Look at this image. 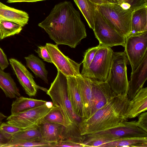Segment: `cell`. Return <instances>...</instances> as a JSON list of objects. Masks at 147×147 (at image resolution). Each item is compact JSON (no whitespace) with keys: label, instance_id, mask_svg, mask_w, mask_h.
I'll list each match as a JSON object with an SVG mask.
<instances>
[{"label":"cell","instance_id":"1","mask_svg":"<svg viewBox=\"0 0 147 147\" xmlns=\"http://www.w3.org/2000/svg\"><path fill=\"white\" fill-rule=\"evenodd\" d=\"M38 25L57 45H66L74 48L87 36L79 12L69 1L56 5Z\"/></svg>","mask_w":147,"mask_h":147},{"label":"cell","instance_id":"2","mask_svg":"<svg viewBox=\"0 0 147 147\" xmlns=\"http://www.w3.org/2000/svg\"><path fill=\"white\" fill-rule=\"evenodd\" d=\"M130 109L127 95H117L88 119L78 124L80 134L86 136L113 127L127 121Z\"/></svg>","mask_w":147,"mask_h":147},{"label":"cell","instance_id":"3","mask_svg":"<svg viewBox=\"0 0 147 147\" xmlns=\"http://www.w3.org/2000/svg\"><path fill=\"white\" fill-rule=\"evenodd\" d=\"M46 93L51 98L53 105L61 109L67 121L78 126V121L80 118L74 113L68 97L67 77L58 70L56 78Z\"/></svg>","mask_w":147,"mask_h":147},{"label":"cell","instance_id":"4","mask_svg":"<svg viewBox=\"0 0 147 147\" xmlns=\"http://www.w3.org/2000/svg\"><path fill=\"white\" fill-rule=\"evenodd\" d=\"M97 7L107 23L126 38L131 33V20L133 11L124 9L115 3L97 5Z\"/></svg>","mask_w":147,"mask_h":147},{"label":"cell","instance_id":"5","mask_svg":"<svg viewBox=\"0 0 147 147\" xmlns=\"http://www.w3.org/2000/svg\"><path fill=\"white\" fill-rule=\"evenodd\" d=\"M128 60L124 52H113L109 72L106 82L116 95H127L129 82L127 66Z\"/></svg>","mask_w":147,"mask_h":147},{"label":"cell","instance_id":"6","mask_svg":"<svg viewBox=\"0 0 147 147\" xmlns=\"http://www.w3.org/2000/svg\"><path fill=\"white\" fill-rule=\"evenodd\" d=\"M113 51L110 47H100L87 69L82 70L80 75L91 80L105 81L111 65Z\"/></svg>","mask_w":147,"mask_h":147},{"label":"cell","instance_id":"7","mask_svg":"<svg viewBox=\"0 0 147 147\" xmlns=\"http://www.w3.org/2000/svg\"><path fill=\"white\" fill-rule=\"evenodd\" d=\"M95 36L101 47H112L121 45L124 47L125 38L118 33L106 21L96 7L95 11L94 28Z\"/></svg>","mask_w":147,"mask_h":147},{"label":"cell","instance_id":"8","mask_svg":"<svg viewBox=\"0 0 147 147\" xmlns=\"http://www.w3.org/2000/svg\"><path fill=\"white\" fill-rule=\"evenodd\" d=\"M85 136V140L104 138L114 140L125 137L147 136V132L138 126L136 120L125 121L111 128Z\"/></svg>","mask_w":147,"mask_h":147},{"label":"cell","instance_id":"9","mask_svg":"<svg viewBox=\"0 0 147 147\" xmlns=\"http://www.w3.org/2000/svg\"><path fill=\"white\" fill-rule=\"evenodd\" d=\"M124 47L133 71L141 63L147 52V31L131 34L125 38Z\"/></svg>","mask_w":147,"mask_h":147},{"label":"cell","instance_id":"10","mask_svg":"<svg viewBox=\"0 0 147 147\" xmlns=\"http://www.w3.org/2000/svg\"><path fill=\"white\" fill-rule=\"evenodd\" d=\"M52 107H49L46 103L16 114H11L7 117L6 123L22 129L38 125Z\"/></svg>","mask_w":147,"mask_h":147},{"label":"cell","instance_id":"11","mask_svg":"<svg viewBox=\"0 0 147 147\" xmlns=\"http://www.w3.org/2000/svg\"><path fill=\"white\" fill-rule=\"evenodd\" d=\"M47 50L51 58L53 63L66 77H77L80 76L79 63L65 55L59 50L57 45L46 43Z\"/></svg>","mask_w":147,"mask_h":147},{"label":"cell","instance_id":"12","mask_svg":"<svg viewBox=\"0 0 147 147\" xmlns=\"http://www.w3.org/2000/svg\"><path fill=\"white\" fill-rule=\"evenodd\" d=\"M9 61L18 81L28 96H35L38 89L47 92V90L46 88L40 87L36 84L32 74L21 62L13 58L10 59Z\"/></svg>","mask_w":147,"mask_h":147},{"label":"cell","instance_id":"13","mask_svg":"<svg viewBox=\"0 0 147 147\" xmlns=\"http://www.w3.org/2000/svg\"><path fill=\"white\" fill-rule=\"evenodd\" d=\"M90 80L92 92V116L96 111L108 103L117 95L105 81Z\"/></svg>","mask_w":147,"mask_h":147},{"label":"cell","instance_id":"14","mask_svg":"<svg viewBox=\"0 0 147 147\" xmlns=\"http://www.w3.org/2000/svg\"><path fill=\"white\" fill-rule=\"evenodd\" d=\"M147 79V52L138 66L131 72L127 94L129 100H131L143 88Z\"/></svg>","mask_w":147,"mask_h":147},{"label":"cell","instance_id":"15","mask_svg":"<svg viewBox=\"0 0 147 147\" xmlns=\"http://www.w3.org/2000/svg\"><path fill=\"white\" fill-rule=\"evenodd\" d=\"M84 109L83 117L81 121L91 116L92 104V86L90 79L81 75L76 77Z\"/></svg>","mask_w":147,"mask_h":147},{"label":"cell","instance_id":"16","mask_svg":"<svg viewBox=\"0 0 147 147\" xmlns=\"http://www.w3.org/2000/svg\"><path fill=\"white\" fill-rule=\"evenodd\" d=\"M67 79L69 98L74 113L81 120L83 117V107L76 78L74 76H68L67 77Z\"/></svg>","mask_w":147,"mask_h":147},{"label":"cell","instance_id":"17","mask_svg":"<svg viewBox=\"0 0 147 147\" xmlns=\"http://www.w3.org/2000/svg\"><path fill=\"white\" fill-rule=\"evenodd\" d=\"M38 126L41 140L53 143H56L61 139L65 128L61 125L47 122H41Z\"/></svg>","mask_w":147,"mask_h":147},{"label":"cell","instance_id":"18","mask_svg":"<svg viewBox=\"0 0 147 147\" xmlns=\"http://www.w3.org/2000/svg\"><path fill=\"white\" fill-rule=\"evenodd\" d=\"M29 18L26 12L9 7L0 2V22L11 21L23 27L28 24Z\"/></svg>","mask_w":147,"mask_h":147},{"label":"cell","instance_id":"19","mask_svg":"<svg viewBox=\"0 0 147 147\" xmlns=\"http://www.w3.org/2000/svg\"><path fill=\"white\" fill-rule=\"evenodd\" d=\"M41 140L38 125L22 129L12 136L9 142L2 147H13L26 142Z\"/></svg>","mask_w":147,"mask_h":147},{"label":"cell","instance_id":"20","mask_svg":"<svg viewBox=\"0 0 147 147\" xmlns=\"http://www.w3.org/2000/svg\"><path fill=\"white\" fill-rule=\"evenodd\" d=\"M129 118H135L147 110V88H142L130 100Z\"/></svg>","mask_w":147,"mask_h":147},{"label":"cell","instance_id":"21","mask_svg":"<svg viewBox=\"0 0 147 147\" xmlns=\"http://www.w3.org/2000/svg\"><path fill=\"white\" fill-rule=\"evenodd\" d=\"M47 101L22 96L17 97L11 105V115H15L43 105Z\"/></svg>","mask_w":147,"mask_h":147},{"label":"cell","instance_id":"22","mask_svg":"<svg viewBox=\"0 0 147 147\" xmlns=\"http://www.w3.org/2000/svg\"><path fill=\"white\" fill-rule=\"evenodd\" d=\"M0 88L7 97L13 98L21 96L19 90L10 74L4 72L0 68Z\"/></svg>","mask_w":147,"mask_h":147},{"label":"cell","instance_id":"23","mask_svg":"<svg viewBox=\"0 0 147 147\" xmlns=\"http://www.w3.org/2000/svg\"><path fill=\"white\" fill-rule=\"evenodd\" d=\"M131 33L147 31V6L134 11L131 20Z\"/></svg>","mask_w":147,"mask_h":147},{"label":"cell","instance_id":"24","mask_svg":"<svg viewBox=\"0 0 147 147\" xmlns=\"http://www.w3.org/2000/svg\"><path fill=\"white\" fill-rule=\"evenodd\" d=\"M24 58L26 66L29 68L36 76L40 78L48 84V71L43 61L33 54L29 55Z\"/></svg>","mask_w":147,"mask_h":147},{"label":"cell","instance_id":"25","mask_svg":"<svg viewBox=\"0 0 147 147\" xmlns=\"http://www.w3.org/2000/svg\"><path fill=\"white\" fill-rule=\"evenodd\" d=\"M81 11L90 28H94L95 11L97 5L89 0H74Z\"/></svg>","mask_w":147,"mask_h":147},{"label":"cell","instance_id":"26","mask_svg":"<svg viewBox=\"0 0 147 147\" xmlns=\"http://www.w3.org/2000/svg\"><path fill=\"white\" fill-rule=\"evenodd\" d=\"M147 142V136L125 137L104 144L99 147H131L140 143Z\"/></svg>","mask_w":147,"mask_h":147},{"label":"cell","instance_id":"27","mask_svg":"<svg viewBox=\"0 0 147 147\" xmlns=\"http://www.w3.org/2000/svg\"><path fill=\"white\" fill-rule=\"evenodd\" d=\"M47 122L61 125L65 127L72 125L65 119L59 107L53 106L50 111L43 118L41 122Z\"/></svg>","mask_w":147,"mask_h":147},{"label":"cell","instance_id":"28","mask_svg":"<svg viewBox=\"0 0 147 147\" xmlns=\"http://www.w3.org/2000/svg\"><path fill=\"white\" fill-rule=\"evenodd\" d=\"M20 25L13 22L4 20L0 22V40L19 34L22 29Z\"/></svg>","mask_w":147,"mask_h":147},{"label":"cell","instance_id":"29","mask_svg":"<svg viewBox=\"0 0 147 147\" xmlns=\"http://www.w3.org/2000/svg\"><path fill=\"white\" fill-rule=\"evenodd\" d=\"M123 9L132 11L147 6V0H114Z\"/></svg>","mask_w":147,"mask_h":147},{"label":"cell","instance_id":"30","mask_svg":"<svg viewBox=\"0 0 147 147\" xmlns=\"http://www.w3.org/2000/svg\"><path fill=\"white\" fill-rule=\"evenodd\" d=\"M101 47L99 45L96 47L88 49L85 52L83 63L82 69L87 68L93 60L97 51Z\"/></svg>","mask_w":147,"mask_h":147},{"label":"cell","instance_id":"31","mask_svg":"<svg viewBox=\"0 0 147 147\" xmlns=\"http://www.w3.org/2000/svg\"><path fill=\"white\" fill-rule=\"evenodd\" d=\"M55 144L46 142L40 140L25 142L17 144L14 147H54Z\"/></svg>","mask_w":147,"mask_h":147},{"label":"cell","instance_id":"32","mask_svg":"<svg viewBox=\"0 0 147 147\" xmlns=\"http://www.w3.org/2000/svg\"><path fill=\"white\" fill-rule=\"evenodd\" d=\"M22 129L7 123H2L0 125V131L12 135Z\"/></svg>","mask_w":147,"mask_h":147},{"label":"cell","instance_id":"33","mask_svg":"<svg viewBox=\"0 0 147 147\" xmlns=\"http://www.w3.org/2000/svg\"><path fill=\"white\" fill-rule=\"evenodd\" d=\"M35 51L38 54V56L42 58L44 61L53 63L45 45L38 46L37 50Z\"/></svg>","mask_w":147,"mask_h":147},{"label":"cell","instance_id":"34","mask_svg":"<svg viewBox=\"0 0 147 147\" xmlns=\"http://www.w3.org/2000/svg\"><path fill=\"white\" fill-rule=\"evenodd\" d=\"M82 147L83 146L81 143L69 140L61 139L55 144L54 147Z\"/></svg>","mask_w":147,"mask_h":147},{"label":"cell","instance_id":"35","mask_svg":"<svg viewBox=\"0 0 147 147\" xmlns=\"http://www.w3.org/2000/svg\"><path fill=\"white\" fill-rule=\"evenodd\" d=\"M142 113L139 115L137 123L140 128L147 132V112Z\"/></svg>","mask_w":147,"mask_h":147},{"label":"cell","instance_id":"36","mask_svg":"<svg viewBox=\"0 0 147 147\" xmlns=\"http://www.w3.org/2000/svg\"><path fill=\"white\" fill-rule=\"evenodd\" d=\"M9 65L7 56L0 47V68L4 70Z\"/></svg>","mask_w":147,"mask_h":147},{"label":"cell","instance_id":"37","mask_svg":"<svg viewBox=\"0 0 147 147\" xmlns=\"http://www.w3.org/2000/svg\"><path fill=\"white\" fill-rule=\"evenodd\" d=\"M12 135L5 133L0 131V147L7 144L11 139Z\"/></svg>","mask_w":147,"mask_h":147},{"label":"cell","instance_id":"38","mask_svg":"<svg viewBox=\"0 0 147 147\" xmlns=\"http://www.w3.org/2000/svg\"><path fill=\"white\" fill-rule=\"evenodd\" d=\"M96 5H102L110 2L109 0H89Z\"/></svg>","mask_w":147,"mask_h":147},{"label":"cell","instance_id":"39","mask_svg":"<svg viewBox=\"0 0 147 147\" xmlns=\"http://www.w3.org/2000/svg\"><path fill=\"white\" fill-rule=\"evenodd\" d=\"M45 0H7V2L8 3H13L20 2H35Z\"/></svg>","mask_w":147,"mask_h":147},{"label":"cell","instance_id":"40","mask_svg":"<svg viewBox=\"0 0 147 147\" xmlns=\"http://www.w3.org/2000/svg\"><path fill=\"white\" fill-rule=\"evenodd\" d=\"M131 147H147V142L137 143L131 146Z\"/></svg>","mask_w":147,"mask_h":147},{"label":"cell","instance_id":"41","mask_svg":"<svg viewBox=\"0 0 147 147\" xmlns=\"http://www.w3.org/2000/svg\"><path fill=\"white\" fill-rule=\"evenodd\" d=\"M7 117L4 115L2 113L0 112V121H2L4 119L7 118Z\"/></svg>","mask_w":147,"mask_h":147},{"label":"cell","instance_id":"42","mask_svg":"<svg viewBox=\"0 0 147 147\" xmlns=\"http://www.w3.org/2000/svg\"><path fill=\"white\" fill-rule=\"evenodd\" d=\"M111 3H115L114 0H109Z\"/></svg>","mask_w":147,"mask_h":147},{"label":"cell","instance_id":"43","mask_svg":"<svg viewBox=\"0 0 147 147\" xmlns=\"http://www.w3.org/2000/svg\"><path fill=\"white\" fill-rule=\"evenodd\" d=\"M2 123V122L1 121H0V124Z\"/></svg>","mask_w":147,"mask_h":147}]
</instances>
